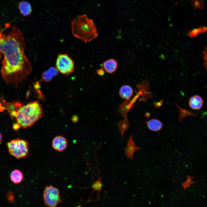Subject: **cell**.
I'll return each instance as SVG.
<instances>
[{"label": "cell", "mask_w": 207, "mask_h": 207, "mask_svg": "<svg viewBox=\"0 0 207 207\" xmlns=\"http://www.w3.org/2000/svg\"><path fill=\"white\" fill-rule=\"evenodd\" d=\"M7 24L0 32V59L2 55L1 74L7 83L16 88L19 83H22L32 71L30 62L24 54L25 44L23 33L14 26L8 33L3 31L9 26Z\"/></svg>", "instance_id": "6da1fadb"}, {"label": "cell", "mask_w": 207, "mask_h": 207, "mask_svg": "<svg viewBox=\"0 0 207 207\" xmlns=\"http://www.w3.org/2000/svg\"><path fill=\"white\" fill-rule=\"evenodd\" d=\"M71 25L73 35L85 43L91 42L98 36L94 23L86 14L75 18L72 21Z\"/></svg>", "instance_id": "7a4b0ae2"}, {"label": "cell", "mask_w": 207, "mask_h": 207, "mask_svg": "<svg viewBox=\"0 0 207 207\" xmlns=\"http://www.w3.org/2000/svg\"><path fill=\"white\" fill-rule=\"evenodd\" d=\"M41 105L37 101L29 102L20 107L15 118L19 128H26L33 125L43 115Z\"/></svg>", "instance_id": "3957f363"}, {"label": "cell", "mask_w": 207, "mask_h": 207, "mask_svg": "<svg viewBox=\"0 0 207 207\" xmlns=\"http://www.w3.org/2000/svg\"><path fill=\"white\" fill-rule=\"evenodd\" d=\"M7 145L9 154L17 159L23 158L28 153V143L25 140L17 138L11 140Z\"/></svg>", "instance_id": "277c9868"}, {"label": "cell", "mask_w": 207, "mask_h": 207, "mask_svg": "<svg viewBox=\"0 0 207 207\" xmlns=\"http://www.w3.org/2000/svg\"><path fill=\"white\" fill-rule=\"evenodd\" d=\"M56 66L59 72L65 75L71 74L74 70V61L66 54H60L58 55L56 61Z\"/></svg>", "instance_id": "5b68a950"}, {"label": "cell", "mask_w": 207, "mask_h": 207, "mask_svg": "<svg viewBox=\"0 0 207 207\" xmlns=\"http://www.w3.org/2000/svg\"><path fill=\"white\" fill-rule=\"evenodd\" d=\"M43 197L45 205L49 207H56L62 202L59 189L52 185L45 187Z\"/></svg>", "instance_id": "8992f818"}, {"label": "cell", "mask_w": 207, "mask_h": 207, "mask_svg": "<svg viewBox=\"0 0 207 207\" xmlns=\"http://www.w3.org/2000/svg\"><path fill=\"white\" fill-rule=\"evenodd\" d=\"M2 100L3 106L5 110H6L8 111L12 118L15 117L19 108L23 105V103L18 101L6 102L5 100Z\"/></svg>", "instance_id": "52a82bcc"}, {"label": "cell", "mask_w": 207, "mask_h": 207, "mask_svg": "<svg viewBox=\"0 0 207 207\" xmlns=\"http://www.w3.org/2000/svg\"><path fill=\"white\" fill-rule=\"evenodd\" d=\"M67 141L66 138L62 136H57L53 139L52 142L53 148L58 152H62L67 147Z\"/></svg>", "instance_id": "ba28073f"}, {"label": "cell", "mask_w": 207, "mask_h": 207, "mask_svg": "<svg viewBox=\"0 0 207 207\" xmlns=\"http://www.w3.org/2000/svg\"><path fill=\"white\" fill-rule=\"evenodd\" d=\"M203 101L202 98L200 96L195 95L193 96L190 99L189 105L191 108L194 110H199L202 107Z\"/></svg>", "instance_id": "9c48e42d"}, {"label": "cell", "mask_w": 207, "mask_h": 207, "mask_svg": "<svg viewBox=\"0 0 207 207\" xmlns=\"http://www.w3.org/2000/svg\"><path fill=\"white\" fill-rule=\"evenodd\" d=\"M103 69L107 73L112 74L117 69L118 63L114 59H110L103 63Z\"/></svg>", "instance_id": "30bf717a"}, {"label": "cell", "mask_w": 207, "mask_h": 207, "mask_svg": "<svg viewBox=\"0 0 207 207\" xmlns=\"http://www.w3.org/2000/svg\"><path fill=\"white\" fill-rule=\"evenodd\" d=\"M57 69L54 67H51L43 73L42 78L43 80L46 82H49L51 81L53 78L57 76L58 73Z\"/></svg>", "instance_id": "8fae6325"}, {"label": "cell", "mask_w": 207, "mask_h": 207, "mask_svg": "<svg viewBox=\"0 0 207 207\" xmlns=\"http://www.w3.org/2000/svg\"><path fill=\"white\" fill-rule=\"evenodd\" d=\"M18 7L20 14L24 17L28 16L31 13L32 7L29 2L21 1L19 3Z\"/></svg>", "instance_id": "7c38bea8"}, {"label": "cell", "mask_w": 207, "mask_h": 207, "mask_svg": "<svg viewBox=\"0 0 207 207\" xmlns=\"http://www.w3.org/2000/svg\"><path fill=\"white\" fill-rule=\"evenodd\" d=\"M147 123L148 128L153 131H159L161 130L163 126L162 123L160 121L156 119H151L147 121Z\"/></svg>", "instance_id": "4fadbf2b"}, {"label": "cell", "mask_w": 207, "mask_h": 207, "mask_svg": "<svg viewBox=\"0 0 207 207\" xmlns=\"http://www.w3.org/2000/svg\"><path fill=\"white\" fill-rule=\"evenodd\" d=\"M133 90L130 86L125 85L122 86L120 88L119 94L122 98L125 99H130L133 94Z\"/></svg>", "instance_id": "5bb4252c"}, {"label": "cell", "mask_w": 207, "mask_h": 207, "mask_svg": "<svg viewBox=\"0 0 207 207\" xmlns=\"http://www.w3.org/2000/svg\"><path fill=\"white\" fill-rule=\"evenodd\" d=\"M140 148L135 146L132 141L129 142L127 147L125 149V153L127 157L130 159H133L134 152L139 150Z\"/></svg>", "instance_id": "9a60e30c"}, {"label": "cell", "mask_w": 207, "mask_h": 207, "mask_svg": "<svg viewBox=\"0 0 207 207\" xmlns=\"http://www.w3.org/2000/svg\"><path fill=\"white\" fill-rule=\"evenodd\" d=\"M10 179L14 183H19L23 180L22 174L19 170H15L12 172L10 174Z\"/></svg>", "instance_id": "2e32d148"}, {"label": "cell", "mask_w": 207, "mask_h": 207, "mask_svg": "<svg viewBox=\"0 0 207 207\" xmlns=\"http://www.w3.org/2000/svg\"><path fill=\"white\" fill-rule=\"evenodd\" d=\"M206 28L204 27L195 28L189 32L187 34V35L190 37L195 38L196 37L198 34L201 33L206 32Z\"/></svg>", "instance_id": "e0dca14e"}, {"label": "cell", "mask_w": 207, "mask_h": 207, "mask_svg": "<svg viewBox=\"0 0 207 207\" xmlns=\"http://www.w3.org/2000/svg\"><path fill=\"white\" fill-rule=\"evenodd\" d=\"M193 178V176H190L189 175L187 176V179L186 181L182 184L184 190H185L188 187H190L191 184L196 183V182L192 180Z\"/></svg>", "instance_id": "ac0fdd59"}, {"label": "cell", "mask_w": 207, "mask_h": 207, "mask_svg": "<svg viewBox=\"0 0 207 207\" xmlns=\"http://www.w3.org/2000/svg\"><path fill=\"white\" fill-rule=\"evenodd\" d=\"M102 187V185L101 181V177L100 176L99 178L95 181L93 184L92 187L94 190L98 192V194L101 190Z\"/></svg>", "instance_id": "d6986e66"}, {"label": "cell", "mask_w": 207, "mask_h": 207, "mask_svg": "<svg viewBox=\"0 0 207 207\" xmlns=\"http://www.w3.org/2000/svg\"><path fill=\"white\" fill-rule=\"evenodd\" d=\"M203 58L205 61L204 65L206 69V60H207V48L206 47L204 51L203 52Z\"/></svg>", "instance_id": "ffe728a7"}, {"label": "cell", "mask_w": 207, "mask_h": 207, "mask_svg": "<svg viewBox=\"0 0 207 207\" xmlns=\"http://www.w3.org/2000/svg\"><path fill=\"white\" fill-rule=\"evenodd\" d=\"M97 73L99 76H103L105 74L104 69L102 68L97 69Z\"/></svg>", "instance_id": "44dd1931"}, {"label": "cell", "mask_w": 207, "mask_h": 207, "mask_svg": "<svg viewBox=\"0 0 207 207\" xmlns=\"http://www.w3.org/2000/svg\"><path fill=\"white\" fill-rule=\"evenodd\" d=\"M78 118L76 116H73L72 118V120L74 122H78Z\"/></svg>", "instance_id": "7402d4cb"}, {"label": "cell", "mask_w": 207, "mask_h": 207, "mask_svg": "<svg viewBox=\"0 0 207 207\" xmlns=\"http://www.w3.org/2000/svg\"><path fill=\"white\" fill-rule=\"evenodd\" d=\"M2 136L1 134L0 133V143L1 142L2 140Z\"/></svg>", "instance_id": "603a6c76"}]
</instances>
